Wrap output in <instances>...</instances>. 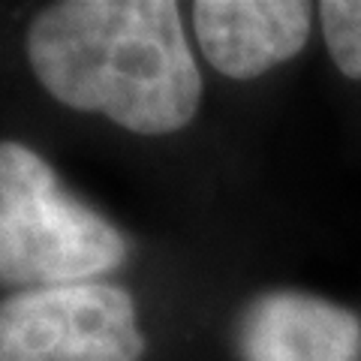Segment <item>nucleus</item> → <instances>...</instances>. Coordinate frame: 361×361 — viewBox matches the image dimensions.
<instances>
[{
  "instance_id": "f257e3e1",
  "label": "nucleus",
  "mask_w": 361,
  "mask_h": 361,
  "mask_svg": "<svg viewBox=\"0 0 361 361\" xmlns=\"http://www.w3.org/2000/svg\"><path fill=\"white\" fill-rule=\"evenodd\" d=\"M27 63L61 106L139 135L184 130L202 73L175 0H63L27 27Z\"/></svg>"
},
{
  "instance_id": "f03ea898",
  "label": "nucleus",
  "mask_w": 361,
  "mask_h": 361,
  "mask_svg": "<svg viewBox=\"0 0 361 361\" xmlns=\"http://www.w3.org/2000/svg\"><path fill=\"white\" fill-rule=\"evenodd\" d=\"M127 238L61 187L45 157L0 142V286L27 292L118 271Z\"/></svg>"
},
{
  "instance_id": "7ed1b4c3",
  "label": "nucleus",
  "mask_w": 361,
  "mask_h": 361,
  "mask_svg": "<svg viewBox=\"0 0 361 361\" xmlns=\"http://www.w3.org/2000/svg\"><path fill=\"white\" fill-rule=\"evenodd\" d=\"M133 295L118 283H70L0 301V361H142Z\"/></svg>"
},
{
  "instance_id": "20e7f679",
  "label": "nucleus",
  "mask_w": 361,
  "mask_h": 361,
  "mask_svg": "<svg viewBox=\"0 0 361 361\" xmlns=\"http://www.w3.org/2000/svg\"><path fill=\"white\" fill-rule=\"evenodd\" d=\"M190 13L208 63L235 82L292 61L313 25V6L301 0H199Z\"/></svg>"
},
{
  "instance_id": "39448f33",
  "label": "nucleus",
  "mask_w": 361,
  "mask_h": 361,
  "mask_svg": "<svg viewBox=\"0 0 361 361\" xmlns=\"http://www.w3.org/2000/svg\"><path fill=\"white\" fill-rule=\"evenodd\" d=\"M235 341L241 361H355L361 319L329 298L277 289L247 304Z\"/></svg>"
},
{
  "instance_id": "423d86ee",
  "label": "nucleus",
  "mask_w": 361,
  "mask_h": 361,
  "mask_svg": "<svg viewBox=\"0 0 361 361\" xmlns=\"http://www.w3.org/2000/svg\"><path fill=\"white\" fill-rule=\"evenodd\" d=\"M316 13L334 66L361 82V0H325Z\"/></svg>"
}]
</instances>
